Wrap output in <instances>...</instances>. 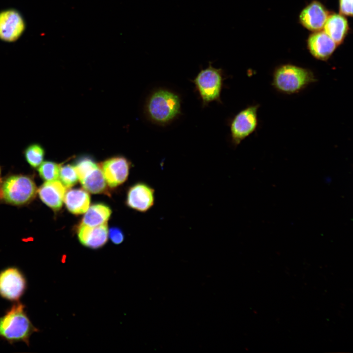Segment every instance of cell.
<instances>
[{"label":"cell","instance_id":"cell-1","mask_svg":"<svg viewBox=\"0 0 353 353\" xmlns=\"http://www.w3.org/2000/svg\"><path fill=\"white\" fill-rule=\"evenodd\" d=\"M25 308L23 303L15 302L0 317V338L11 344L23 342L29 346L30 336L39 329L32 323Z\"/></svg>","mask_w":353,"mask_h":353},{"label":"cell","instance_id":"cell-2","mask_svg":"<svg viewBox=\"0 0 353 353\" xmlns=\"http://www.w3.org/2000/svg\"><path fill=\"white\" fill-rule=\"evenodd\" d=\"M317 81L310 69L291 64L276 67L272 75V85L278 92L285 95L300 93Z\"/></svg>","mask_w":353,"mask_h":353},{"label":"cell","instance_id":"cell-3","mask_svg":"<svg viewBox=\"0 0 353 353\" xmlns=\"http://www.w3.org/2000/svg\"><path fill=\"white\" fill-rule=\"evenodd\" d=\"M181 99L173 91L160 88L150 96L146 104V112L149 119L159 125H168L181 114Z\"/></svg>","mask_w":353,"mask_h":353},{"label":"cell","instance_id":"cell-4","mask_svg":"<svg viewBox=\"0 0 353 353\" xmlns=\"http://www.w3.org/2000/svg\"><path fill=\"white\" fill-rule=\"evenodd\" d=\"M224 79L223 69L214 67L209 62L208 66L202 69L191 80L203 107L213 101L222 103L221 94Z\"/></svg>","mask_w":353,"mask_h":353},{"label":"cell","instance_id":"cell-5","mask_svg":"<svg viewBox=\"0 0 353 353\" xmlns=\"http://www.w3.org/2000/svg\"><path fill=\"white\" fill-rule=\"evenodd\" d=\"M37 192L33 180L29 176L12 175L4 179L0 186V195L5 202L15 205L28 203Z\"/></svg>","mask_w":353,"mask_h":353},{"label":"cell","instance_id":"cell-6","mask_svg":"<svg viewBox=\"0 0 353 353\" xmlns=\"http://www.w3.org/2000/svg\"><path fill=\"white\" fill-rule=\"evenodd\" d=\"M258 104L249 105L240 111L230 123L231 142L236 147L253 133L258 126Z\"/></svg>","mask_w":353,"mask_h":353},{"label":"cell","instance_id":"cell-7","mask_svg":"<svg viewBox=\"0 0 353 353\" xmlns=\"http://www.w3.org/2000/svg\"><path fill=\"white\" fill-rule=\"evenodd\" d=\"M27 288L26 278L16 267H8L0 271V296L12 302L19 301Z\"/></svg>","mask_w":353,"mask_h":353},{"label":"cell","instance_id":"cell-8","mask_svg":"<svg viewBox=\"0 0 353 353\" xmlns=\"http://www.w3.org/2000/svg\"><path fill=\"white\" fill-rule=\"evenodd\" d=\"M26 28L22 14L17 9L8 8L0 11V40L13 43L19 40Z\"/></svg>","mask_w":353,"mask_h":353},{"label":"cell","instance_id":"cell-9","mask_svg":"<svg viewBox=\"0 0 353 353\" xmlns=\"http://www.w3.org/2000/svg\"><path fill=\"white\" fill-rule=\"evenodd\" d=\"M101 168L108 185L115 188L127 179L130 163L124 157L115 156L102 162Z\"/></svg>","mask_w":353,"mask_h":353},{"label":"cell","instance_id":"cell-10","mask_svg":"<svg viewBox=\"0 0 353 353\" xmlns=\"http://www.w3.org/2000/svg\"><path fill=\"white\" fill-rule=\"evenodd\" d=\"M154 190L149 185L138 183L131 187L127 194L126 203L130 208L145 212L154 203Z\"/></svg>","mask_w":353,"mask_h":353},{"label":"cell","instance_id":"cell-11","mask_svg":"<svg viewBox=\"0 0 353 353\" xmlns=\"http://www.w3.org/2000/svg\"><path fill=\"white\" fill-rule=\"evenodd\" d=\"M77 233L78 240L83 246L92 249H99L107 241V224L105 223L95 227H89L80 224Z\"/></svg>","mask_w":353,"mask_h":353},{"label":"cell","instance_id":"cell-12","mask_svg":"<svg viewBox=\"0 0 353 353\" xmlns=\"http://www.w3.org/2000/svg\"><path fill=\"white\" fill-rule=\"evenodd\" d=\"M328 15V12L322 3L313 1L302 10L300 21L305 28L315 32L323 28Z\"/></svg>","mask_w":353,"mask_h":353},{"label":"cell","instance_id":"cell-13","mask_svg":"<svg viewBox=\"0 0 353 353\" xmlns=\"http://www.w3.org/2000/svg\"><path fill=\"white\" fill-rule=\"evenodd\" d=\"M337 46L324 31L314 32L307 40V47L311 54L315 58L322 61L328 60Z\"/></svg>","mask_w":353,"mask_h":353},{"label":"cell","instance_id":"cell-14","mask_svg":"<svg viewBox=\"0 0 353 353\" xmlns=\"http://www.w3.org/2000/svg\"><path fill=\"white\" fill-rule=\"evenodd\" d=\"M42 201L53 210L61 209L65 194V187L58 180L46 181L37 190Z\"/></svg>","mask_w":353,"mask_h":353},{"label":"cell","instance_id":"cell-15","mask_svg":"<svg viewBox=\"0 0 353 353\" xmlns=\"http://www.w3.org/2000/svg\"><path fill=\"white\" fill-rule=\"evenodd\" d=\"M64 201L69 212L79 215L85 213L88 210L90 197L88 193L83 189H71L65 194Z\"/></svg>","mask_w":353,"mask_h":353},{"label":"cell","instance_id":"cell-16","mask_svg":"<svg viewBox=\"0 0 353 353\" xmlns=\"http://www.w3.org/2000/svg\"><path fill=\"white\" fill-rule=\"evenodd\" d=\"M324 31L338 46L344 40L348 31L349 25L345 17L338 14L328 15L323 27Z\"/></svg>","mask_w":353,"mask_h":353},{"label":"cell","instance_id":"cell-17","mask_svg":"<svg viewBox=\"0 0 353 353\" xmlns=\"http://www.w3.org/2000/svg\"><path fill=\"white\" fill-rule=\"evenodd\" d=\"M111 214V209L103 203H96L89 207L80 224L95 227L107 223Z\"/></svg>","mask_w":353,"mask_h":353},{"label":"cell","instance_id":"cell-18","mask_svg":"<svg viewBox=\"0 0 353 353\" xmlns=\"http://www.w3.org/2000/svg\"><path fill=\"white\" fill-rule=\"evenodd\" d=\"M84 189L93 194H107V183L103 173L98 166L80 181Z\"/></svg>","mask_w":353,"mask_h":353},{"label":"cell","instance_id":"cell-19","mask_svg":"<svg viewBox=\"0 0 353 353\" xmlns=\"http://www.w3.org/2000/svg\"><path fill=\"white\" fill-rule=\"evenodd\" d=\"M24 155L28 163L31 167L36 168L43 162L45 151L39 144H33L26 148Z\"/></svg>","mask_w":353,"mask_h":353},{"label":"cell","instance_id":"cell-20","mask_svg":"<svg viewBox=\"0 0 353 353\" xmlns=\"http://www.w3.org/2000/svg\"><path fill=\"white\" fill-rule=\"evenodd\" d=\"M60 166L52 161L43 162L38 168L39 174L41 177L46 181L57 180L59 178Z\"/></svg>","mask_w":353,"mask_h":353},{"label":"cell","instance_id":"cell-21","mask_svg":"<svg viewBox=\"0 0 353 353\" xmlns=\"http://www.w3.org/2000/svg\"><path fill=\"white\" fill-rule=\"evenodd\" d=\"M59 178L65 188L73 186L78 179L74 166L70 164L60 166Z\"/></svg>","mask_w":353,"mask_h":353},{"label":"cell","instance_id":"cell-22","mask_svg":"<svg viewBox=\"0 0 353 353\" xmlns=\"http://www.w3.org/2000/svg\"><path fill=\"white\" fill-rule=\"evenodd\" d=\"M74 166L79 181L83 179L88 174L98 167L91 158L86 156L78 158Z\"/></svg>","mask_w":353,"mask_h":353},{"label":"cell","instance_id":"cell-23","mask_svg":"<svg viewBox=\"0 0 353 353\" xmlns=\"http://www.w3.org/2000/svg\"><path fill=\"white\" fill-rule=\"evenodd\" d=\"M108 234L110 239L115 244H120L124 240V233L119 227H111L109 230Z\"/></svg>","mask_w":353,"mask_h":353},{"label":"cell","instance_id":"cell-24","mask_svg":"<svg viewBox=\"0 0 353 353\" xmlns=\"http://www.w3.org/2000/svg\"><path fill=\"white\" fill-rule=\"evenodd\" d=\"M339 11L342 15H353V0H339Z\"/></svg>","mask_w":353,"mask_h":353},{"label":"cell","instance_id":"cell-25","mask_svg":"<svg viewBox=\"0 0 353 353\" xmlns=\"http://www.w3.org/2000/svg\"></svg>","mask_w":353,"mask_h":353}]
</instances>
